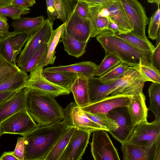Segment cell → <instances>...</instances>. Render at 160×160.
I'll use <instances>...</instances> for the list:
<instances>
[{
  "mask_svg": "<svg viewBox=\"0 0 160 160\" xmlns=\"http://www.w3.org/2000/svg\"><path fill=\"white\" fill-rule=\"evenodd\" d=\"M121 150L124 160H153L154 148L146 149L128 141L121 144Z\"/></svg>",
  "mask_w": 160,
  "mask_h": 160,
  "instance_id": "603a6c76",
  "label": "cell"
},
{
  "mask_svg": "<svg viewBox=\"0 0 160 160\" xmlns=\"http://www.w3.org/2000/svg\"><path fill=\"white\" fill-rule=\"evenodd\" d=\"M91 132L76 128L59 160H80L89 142Z\"/></svg>",
  "mask_w": 160,
  "mask_h": 160,
  "instance_id": "4fadbf2b",
  "label": "cell"
},
{
  "mask_svg": "<svg viewBox=\"0 0 160 160\" xmlns=\"http://www.w3.org/2000/svg\"><path fill=\"white\" fill-rule=\"evenodd\" d=\"M132 96L123 94L111 95L81 108L85 112L107 115L109 111L114 108L127 106Z\"/></svg>",
  "mask_w": 160,
  "mask_h": 160,
  "instance_id": "5bb4252c",
  "label": "cell"
},
{
  "mask_svg": "<svg viewBox=\"0 0 160 160\" xmlns=\"http://www.w3.org/2000/svg\"><path fill=\"white\" fill-rule=\"evenodd\" d=\"M150 65L160 72V43L156 45L150 58Z\"/></svg>",
  "mask_w": 160,
  "mask_h": 160,
  "instance_id": "ee69618b",
  "label": "cell"
},
{
  "mask_svg": "<svg viewBox=\"0 0 160 160\" xmlns=\"http://www.w3.org/2000/svg\"><path fill=\"white\" fill-rule=\"evenodd\" d=\"M90 145L92 155L95 160H120L107 131L100 129L94 131Z\"/></svg>",
  "mask_w": 160,
  "mask_h": 160,
  "instance_id": "ba28073f",
  "label": "cell"
},
{
  "mask_svg": "<svg viewBox=\"0 0 160 160\" xmlns=\"http://www.w3.org/2000/svg\"><path fill=\"white\" fill-rule=\"evenodd\" d=\"M62 120L67 125L88 131L91 133L100 129L108 130L90 119L76 103L72 102L64 109Z\"/></svg>",
  "mask_w": 160,
  "mask_h": 160,
  "instance_id": "30bf717a",
  "label": "cell"
},
{
  "mask_svg": "<svg viewBox=\"0 0 160 160\" xmlns=\"http://www.w3.org/2000/svg\"><path fill=\"white\" fill-rule=\"evenodd\" d=\"M101 4L108 10L109 18L118 25L119 32L117 34H126L133 30L119 0H109Z\"/></svg>",
  "mask_w": 160,
  "mask_h": 160,
  "instance_id": "ac0fdd59",
  "label": "cell"
},
{
  "mask_svg": "<svg viewBox=\"0 0 160 160\" xmlns=\"http://www.w3.org/2000/svg\"><path fill=\"white\" fill-rule=\"evenodd\" d=\"M96 39L105 51L114 55L121 62L134 67L150 65L152 52L139 49L109 30L98 35Z\"/></svg>",
  "mask_w": 160,
  "mask_h": 160,
  "instance_id": "3957f363",
  "label": "cell"
},
{
  "mask_svg": "<svg viewBox=\"0 0 160 160\" xmlns=\"http://www.w3.org/2000/svg\"><path fill=\"white\" fill-rule=\"evenodd\" d=\"M109 23L108 26V30L113 33L118 34L119 32V29L118 25L109 17Z\"/></svg>",
  "mask_w": 160,
  "mask_h": 160,
  "instance_id": "681fc988",
  "label": "cell"
},
{
  "mask_svg": "<svg viewBox=\"0 0 160 160\" xmlns=\"http://www.w3.org/2000/svg\"><path fill=\"white\" fill-rule=\"evenodd\" d=\"M118 80L105 82L101 81L99 77H94L88 78L89 104L97 102L108 96Z\"/></svg>",
  "mask_w": 160,
  "mask_h": 160,
  "instance_id": "ffe728a7",
  "label": "cell"
},
{
  "mask_svg": "<svg viewBox=\"0 0 160 160\" xmlns=\"http://www.w3.org/2000/svg\"><path fill=\"white\" fill-rule=\"evenodd\" d=\"M16 91H9L0 92V104Z\"/></svg>",
  "mask_w": 160,
  "mask_h": 160,
  "instance_id": "f5cc1de1",
  "label": "cell"
},
{
  "mask_svg": "<svg viewBox=\"0 0 160 160\" xmlns=\"http://www.w3.org/2000/svg\"><path fill=\"white\" fill-rule=\"evenodd\" d=\"M48 19L52 22L58 18V15L54 3V0H46Z\"/></svg>",
  "mask_w": 160,
  "mask_h": 160,
  "instance_id": "bcb514c9",
  "label": "cell"
},
{
  "mask_svg": "<svg viewBox=\"0 0 160 160\" xmlns=\"http://www.w3.org/2000/svg\"><path fill=\"white\" fill-rule=\"evenodd\" d=\"M13 0H0V8L12 4Z\"/></svg>",
  "mask_w": 160,
  "mask_h": 160,
  "instance_id": "11a10c76",
  "label": "cell"
},
{
  "mask_svg": "<svg viewBox=\"0 0 160 160\" xmlns=\"http://www.w3.org/2000/svg\"><path fill=\"white\" fill-rule=\"evenodd\" d=\"M119 37L136 48L145 51L152 52L155 48L151 42L140 39L131 32L118 35Z\"/></svg>",
  "mask_w": 160,
  "mask_h": 160,
  "instance_id": "e575fe53",
  "label": "cell"
},
{
  "mask_svg": "<svg viewBox=\"0 0 160 160\" xmlns=\"http://www.w3.org/2000/svg\"><path fill=\"white\" fill-rule=\"evenodd\" d=\"M47 43L42 42L40 44L22 70L27 73L30 72L37 63L42 61H46L47 53Z\"/></svg>",
  "mask_w": 160,
  "mask_h": 160,
  "instance_id": "836d02e7",
  "label": "cell"
},
{
  "mask_svg": "<svg viewBox=\"0 0 160 160\" xmlns=\"http://www.w3.org/2000/svg\"><path fill=\"white\" fill-rule=\"evenodd\" d=\"M108 17L101 4L89 3L88 19L90 23V38L97 37L108 30Z\"/></svg>",
  "mask_w": 160,
  "mask_h": 160,
  "instance_id": "e0dca14e",
  "label": "cell"
},
{
  "mask_svg": "<svg viewBox=\"0 0 160 160\" xmlns=\"http://www.w3.org/2000/svg\"><path fill=\"white\" fill-rule=\"evenodd\" d=\"M160 9H158L151 17L148 28L149 38L152 40L156 39L159 31Z\"/></svg>",
  "mask_w": 160,
  "mask_h": 160,
  "instance_id": "b9f144b4",
  "label": "cell"
},
{
  "mask_svg": "<svg viewBox=\"0 0 160 160\" xmlns=\"http://www.w3.org/2000/svg\"><path fill=\"white\" fill-rule=\"evenodd\" d=\"M148 92L150 101L148 110L153 112L155 118H160V83L152 82Z\"/></svg>",
  "mask_w": 160,
  "mask_h": 160,
  "instance_id": "4dcf8cb0",
  "label": "cell"
},
{
  "mask_svg": "<svg viewBox=\"0 0 160 160\" xmlns=\"http://www.w3.org/2000/svg\"><path fill=\"white\" fill-rule=\"evenodd\" d=\"M28 75L21 69L13 75L0 82V92L17 91L26 86Z\"/></svg>",
  "mask_w": 160,
  "mask_h": 160,
  "instance_id": "4316f807",
  "label": "cell"
},
{
  "mask_svg": "<svg viewBox=\"0 0 160 160\" xmlns=\"http://www.w3.org/2000/svg\"><path fill=\"white\" fill-rule=\"evenodd\" d=\"M97 65L92 61H83L66 66L47 67L43 70L49 71H65L82 74L88 78L94 77Z\"/></svg>",
  "mask_w": 160,
  "mask_h": 160,
  "instance_id": "44dd1931",
  "label": "cell"
},
{
  "mask_svg": "<svg viewBox=\"0 0 160 160\" xmlns=\"http://www.w3.org/2000/svg\"><path fill=\"white\" fill-rule=\"evenodd\" d=\"M55 97L29 88L26 108L32 119L40 125L61 122L64 118V109L57 102Z\"/></svg>",
  "mask_w": 160,
  "mask_h": 160,
  "instance_id": "7a4b0ae2",
  "label": "cell"
},
{
  "mask_svg": "<svg viewBox=\"0 0 160 160\" xmlns=\"http://www.w3.org/2000/svg\"><path fill=\"white\" fill-rule=\"evenodd\" d=\"M107 115L117 122L118 126L116 130L108 132L121 144L128 141L135 126L132 123L126 107L114 108L109 111Z\"/></svg>",
  "mask_w": 160,
  "mask_h": 160,
  "instance_id": "8fae6325",
  "label": "cell"
},
{
  "mask_svg": "<svg viewBox=\"0 0 160 160\" xmlns=\"http://www.w3.org/2000/svg\"><path fill=\"white\" fill-rule=\"evenodd\" d=\"M76 3L71 0H54L58 19L65 23L73 12Z\"/></svg>",
  "mask_w": 160,
  "mask_h": 160,
  "instance_id": "1f68e13d",
  "label": "cell"
},
{
  "mask_svg": "<svg viewBox=\"0 0 160 160\" xmlns=\"http://www.w3.org/2000/svg\"><path fill=\"white\" fill-rule=\"evenodd\" d=\"M72 1L75 2L78 1H83L88 3H90L94 4H101L103 2L108 1L109 0H71Z\"/></svg>",
  "mask_w": 160,
  "mask_h": 160,
  "instance_id": "db71d44e",
  "label": "cell"
},
{
  "mask_svg": "<svg viewBox=\"0 0 160 160\" xmlns=\"http://www.w3.org/2000/svg\"><path fill=\"white\" fill-rule=\"evenodd\" d=\"M59 42L62 43L64 49L68 54L76 58L80 57L85 53L88 43V42H82L75 39L64 30Z\"/></svg>",
  "mask_w": 160,
  "mask_h": 160,
  "instance_id": "d4e9b609",
  "label": "cell"
},
{
  "mask_svg": "<svg viewBox=\"0 0 160 160\" xmlns=\"http://www.w3.org/2000/svg\"><path fill=\"white\" fill-rule=\"evenodd\" d=\"M29 89L25 87L17 91L0 104V124L13 114L26 108Z\"/></svg>",
  "mask_w": 160,
  "mask_h": 160,
  "instance_id": "9a60e30c",
  "label": "cell"
},
{
  "mask_svg": "<svg viewBox=\"0 0 160 160\" xmlns=\"http://www.w3.org/2000/svg\"><path fill=\"white\" fill-rule=\"evenodd\" d=\"M105 56L99 65L97 66L95 76L99 77L105 74L118 65L120 60L113 54L105 51Z\"/></svg>",
  "mask_w": 160,
  "mask_h": 160,
  "instance_id": "d6a6232c",
  "label": "cell"
},
{
  "mask_svg": "<svg viewBox=\"0 0 160 160\" xmlns=\"http://www.w3.org/2000/svg\"><path fill=\"white\" fill-rule=\"evenodd\" d=\"M22 136L24 139V160H44L54 145L71 127L63 121L40 125Z\"/></svg>",
  "mask_w": 160,
  "mask_h": 160,
  "instance_id": "6da1fadb",
  "label": "cell"
},
{
  "mask_svg": "<svg viewBox=\"0 0 160 160\" xmlns=\"http://www.w3.org/2000/svg\"><path fill=\"white\" fill-rule=\"evenodd\" d=\"M131 67L121 62L109 72L99 78L100 80L103 82L114 81L123 76Z\"/></svg>",
  "mask_w": 160,
  "mask_h": 160,
  "instance_id": "8d00e7d4",
  "label": "cell"
},
{
  "mask_svg": "<svg viewBox=\"0 0 160 160\" xmlns=\"http://www.w3.org/2000/svg\"><path fill=\"white\" fill-rule=\"evenodd\" d=\"M148 2L150 3H155L158 5V7H159L160 0H147Z\"/></svg>",
  "mask_w": 160,
  "mask_h": 160,
  "instance_id": "9f6ffc18",
  "label": "cell"
},
{
  "mask_svg": "<svg viewBox=\"0 0 160 160\" xmlns=\"http://www.w3.org/2000/svg\"><path fill=\"white\" fill-rule=\"evenodd\" d=\"M6 17L0 14V36L5 34L8 31L9 25Z\"/></svg>",
  "mask_w": 160,
  "mask_h": 160,
  "instance_id": "c3c4849f",
  "label": "cell"
},
{
  "mask_svg": "<svg viewBox=\"0 0 160 160\" xmlns=\"http://www.w3.org/2000/svg\"><path fill=\"white\" fill-rule=\"evenodd\" d=\"M20 70L17 65L11 64L0 55V82L13 75Z\"/></svg>",
  "mask_w": 160,
  "mask_h": 160,
  "instance_id": "60d3db41",
  "label": "cell"
},
{
  "mask_svg": "<svg viewBox=\"0 0 160 160\" xmlns=\"http://www.w3.org/2000/svg\"><path fill=\"white\" fill-rule=\"evenodd\" d=\"M2 135L1 132V131H0V137Z\"/></svg>",
  "mask_w": 160,
  "mask_h": 160,
  "instance_id": "6f0895ef",
  "label": "cell"
},
{
  "mask_svg": "<svg viewBox=\"0 0 160 160\" xmlns=\"http://www.w3.org/2000/svg\"><path fill=\"white\" fill-rule=\"evenodd\" d=\"M145 82L139 73L138 67H132L123 76L117 81L110 95L123 94L132 96L143 91Z\"/></svg>",
  "mask_w": 160,
  "mask_h": 160,
  "instance_id": "7c38bea8",
  "label": "cell"
},
{
  "mask_svg": "<svg viewBox=\"0 0 160 160\" xmlns=\"http://www.w3.org/2000/svg\"><path fill=\"white\" fill-rule=\"evenodd\" d=\"M38 126L26 108L13 114L0 124L2 134H18L22 136L31 132Z\"/></svg>",
  "mask_w": 160,
  "mask_h": 160,
  "instance_id": "9c48e42d",
  "label": "cell"
},
{
  "mask_svg": "<svg viewBox=\"0 0 160 160\" xmlns=\"http://www.w3.org/2000/svg\"><path fill=\"white\" fill-rule=\"evenodd\" d=\"M153 160H160V140L155 144Z\"/></svg>",
  "mask_w": 160,
  "mask_h": 160,
  "instance_id": "816d5d0a",
  "label": "cell"
},
{
  "mask_svg": "<svg viewBox=\"0 0 160 160\" xmlns=\"http://www.w3.org/2000/svg\"><path fill=\"white\" fill-rule=\"evenodd\" d=\"M132 123L134 126L147 121L148 109L146 104L145 96L143 91L132 95L126 107Z\"/></svg>",
  "mask_w": 160,
  "mask_h": 160,
  "instance_id": "d6986e66",
  "label": "cell"
},
{
  "mask_svg": "<svg viewBox=\"0 0 160 160\" xmlns=\"http://www.w3.org/2000/svg\"><path fill=\"white\" fill-rule=\"evenodd\" d=\"M53 22L47 18L40 28L30 35L17 58V65L21 69L26 64L42 43H48L53 30Z\"/></svg>",
  "mask_w": 160,
  "mask_h": 160,
  "instance_id": "277c9868",
  "label": "cell"
},
{
  "mask_svg": "<svg viewBox=\"0 0 160 160\" xmlns=\"http://www.w3.org/2000/svg\"><path fill=\"white\" fill-rule=\"evenodd\" d=\"M35 3V0H13L12 4L18 7L29 8Z\"/></svg>",
  "mask_w": 160,
  "mask_h": 160,
  "instance_id": "7dc6e473",
  "label": "cell"
},
{
  "mask_svg": "<svg viewBox=\"0 0 160 160\" xmlns=\"http://www.w3.org/2000/svg\"><path fill=\"white\" fill-rule=\"evenodd\" d=\"M45 20L42 16L34 18H21L15 20L11 25L14 31L24 32L30 35L40 28Z\"/></svg>",
  "mask_w": 160,
  "mask_h": 160,
  "instance_id": "cb8c5ba5",
  "label": "cell"
},
{
  "mask_svg": "<svg viewBox=\"0 0 160 160\" xmlns=\"http://www.w3.org/2000/svg\"><path fill=\"white\" fill-rule=\"evenodd\" d=\"M30 10L28 8L18 7L11 4L0 8V14L15 20L19 19L22 15L29 13Z\"/></svg>",
  "mask_w": 160,
  "mask_h": 160,
  "instance_id": "f35d334b",
  "label": "cell"
},
{
  "mask_svg": "<svg viewBox=\"0 0 160 160\" xmlns=\"http://www.w3.org/2000/svg\"><path fill=\"white\" fill-rule=\"evenodd\" d=\"M84 112L90 119L106 128L108 132L115 130L118 128V126L117 123L108 117L106 114Z\"/></svg>",
  "mask_w": 160,
  "mask_h": 160,
  "instance_id": "d590c367",
  "label": "cell"
},
{
  "mask_svg": "<svg viewBox=\"0 0 160 160\" xmlns=\"http://www.w3.org/2000/svg\"><path fill=\"white\" fill-rule=\"evenodd\" d=\"M24 137L18 138L13 154L18 160H24Z\"/></svg>",
  "mask_w": 160,
  "mask_h": 160,
  "instance_id": "f6af8a7d",
  "label": "cell"
},
{
  "mask_svg": "<svg viewBox=\"0 0 160 160\" xmlns=\"http://www.w3.org/2000/svg\"><path fill=\"white\" fill-rule=\"evenodd\" d=\"M89 3L78 1L76 2L74 11L81 18L88 19V8Z\"/></svg>",
  "mask_w": 160,
  "mask_h": 160,
  "instance_id": "7bdbcfd3",
  "label": "cell"
},
{
  "mask_svg": "<svg viewBox=\"0 0 160 160\" xmlns=\"http://www.w3.org/2000/svg\"><path fill=\"white\" fill-rule=\"evenodd\" d=\"M0 160H18L13 154V151L4 152L0 157Z\"/></svg>",
  "mask_w": 160,
  "mask_h": 160,
  "instance_id": "f907efd6",
  "label": "cell"
},
{
  "mask_svg": "<svg viewBox=\"0 0 160 160\" xmlns=\"http://www.w3.org/2000/svg\"><path fill=\"white\" fill-rule=\"evenodd\" d=\"M43 75L52 83L69 90L75 79L76 74L65 71H49L43 70Z\"/></svg>",
  "mask_w": 160,
  "mask_h": 160,
  "instance_id": "484cf974",
  "label": "cell"
},
{
  "mask_svg": "<svg viewBox=\"0 0 160 160\" xmlns=\"http://www.w3.org/2000/svg\"><path fill=\"white\" fill-rule=\"evenodd\" d=\"M140 75L145 82L160 83V72L150 65H142L138 67Z\"/></svg>",
  "mask_w": 160,
  "mask_h": 160,
  "instance_id": "ab89813d",
  "label": "cell"
},
{
  "mask_svg": "<svg viewBox=\"0 0 160 160\" xmlns=\"http://www.w3.org/2000/svg\"><path fill=\"white\" fill-rule=\"evenodd\" d=\"M65 26V23H63L58 28L53 30L52 32L47 43V58L44 66L49 64H53L56 56L55 55V49L59 42L60 37Z\"/></svg>",
  "mask_w": 160,
  "mask_h": 160,
  "instance_id": "f1b7e54d",
  "label": "cell"
},
{
  "mask_svg": "<svg viewBox=\"0 0 160 160\" xmlns=\"http://www.w3.org/2000/svg\"><path fill=\"white\" fill-rule=\"evenodd\" d=\"M0 55L11 64L17 65V58L10 39V32L8 31L0 37Z\"/></svg>",
  "mask_w": 160,
  "mask_h": 160,
  "instance_id": "f546056e",
  "label": "cell"
},
{
  "mask_svg": "<svg viewBox=\"0 0 160 160\" xmlns=\"http://www.w3.org/2000/svg\"><path fill=\"white\" fill-rule=\"evenodd\" d=\"M88 79L82 75L77 74L71 87L75 102L80 108L89 104Z\"/></svg>",
  "mask_w": 160,
  "mask_h": 160,
  "instance_id": "7402d4cb",
  "label": "cell"
},
{
  "mask_svg": "<svg viewBox=\"0 0 160 160\" xmlns=\"http://www.w3.org/2000/svg\"><path fill=\"white\" fill-rule=\"evenodd\" d=\"M119 1L133 28L131 32L140 39L149 42L145 33L146 26L149 23V18L142 5L137 0Z\"/></svg>",
  "mask_w": 160,
  "mask_h": 160,
  "instance_id": "5b68a950",
  "label": "cell"
},
{
  "mask_svg": "<svg viewBox=\"0 0 160 160\" xmlns=\"http://www.w3.org/2000/svg\"><path fill=\"white\" fill-rule=\"evenodd\" d=\"M30 35L24 32H10V39L16 57L17 58Z\"/></svg>",
  "mask_w": 160,
  "mask_h": 160,
  "instance_id": "74e56055",
  "label": "cell"
},
{
  "mask_svg": "<svg viewBox=\"0 0 160 160\" xmlns=\"http://www.w3.org/2000/svg\"><path fill=\"white\" fill-rule=\"evenodd\" d=\"M76 128L71 127L56 142L44 160H59Z\"/></svg>",
  "mask_w": 160,
  "mask_h": 160,
  "instance_id": "83f0119b",
  "label": "cell"
},
{
  "mask_svg": "<svg viewBox=\"0 0 160 160\" xmlns=\"http://www.w3.org/2000/svg\"><path fill=\"white\" fill-rule=\"evenodd\" d=\"M45 60L37 63L28 75L25 87L53 95L55 97L69 94L71 91L57 85L47 79L43 75Z\"/></svg>",
  "mask_w": 160,
  "mask_h": 160,
  "instance_id": "52a82bcc",
  "label": "cell"
},
{
  "mask_svg": "<svg viewBox=\"0 0 160 160\" xmlns=\"http://www.w3.org/2000/svg\"><path fill=\"white\" fill-rule=\"evenodd\" d=\"M75 39L88 42L90 37L91 27L89 19L81 18L74 11L65 22L64 30Z\"/></svg>",
  "mask_w": 160,
  "mask_h": 160,
  "instance_id": "2e32d148",
  "label": "cell"
},
{
  "mask_svg": "<svg viewBox=\"0 0 160 160\" xmlns=\"http://www.w3.org/2000/svg\"><path fill=\"white\" fill-rule=\"evenodd\" d=\"M160 140V118L151 122L148 121L135 126L128 141L146 149L152 148Z\"/></svg>",
  "mask_w": 160,
  "mask_h": 160,
  "instance_id": "8992f818",
  "label": "cell"
}]
</instances>
